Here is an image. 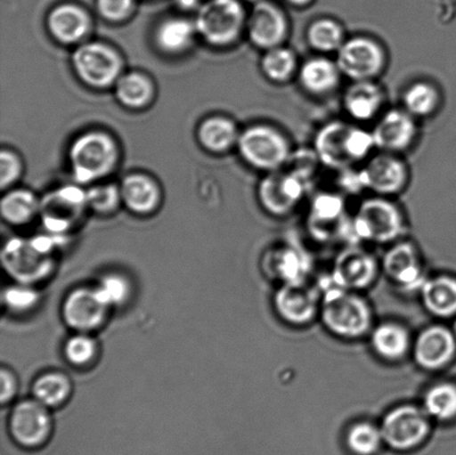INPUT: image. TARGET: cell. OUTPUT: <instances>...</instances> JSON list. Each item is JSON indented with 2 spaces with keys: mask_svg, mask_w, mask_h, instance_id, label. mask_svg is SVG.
I'll use <instances>...</instances> for the list:
<instances>
[{
  "mask_svg": "<svg viewBox=\"0 0 456 455\" xmlns=\"http://www.w3.org/2000/svg\"><path fill=\"white\" fill-rule=\"evenodd\" d=\"M177 2L182 7L191 9L194 8L196 4H198L199 0H177Z\"/></svg>",
  "mask_w": 456,
  "mask_h": 455,
  "instance_id": "47",
  "label": "cell"
},
{
  "mask_svg": "<svg viewBox=\"0 0 456 455\" xmlns=\"http://www.w3.org/2000/svg\"><path fill=\"white\" fill-rule=\"evenodd\" d=\"M87 204L84 191L75 186L53 191L39 203L44 226L53 235L65 234L79 220Z\"/></svg>",
  "mask_w": 456,
  "mask_h": 455,
  "instance_id": "13",
  "label": "cell"
},
{
  "mask_svg": "<svg viewBox=\"0 0 456 455\" xmlns=\"http://www.w3.org/2000/svg\"><path fill=\"white\" fill-rule=\"evenodd\" d=\"M2 403L6 404L15 398L18 390V381L15 373L3 367L2 372Z\"/></svg>",
  "mask_w": 456,
  "mask_h": 455,
  "instance_id": "46",
  "label": "cell"
},
{
  "mask_svg": "<svg viewBox=\"0 0 456 455\" xmlns=\"http://www.w3.org/2000/svg\"><path fill=\"white\" fill-rule=\"evenodd\" d=\"M39 211V203L27 191H13L2 200V214L13 225L25 224Z\"/></svg>",
  "mask_w": 456,
  "mask_h": 455,
  "instance_id": "37",
  "label": "cell"
},
{
  "mask_svg": "<svg viewBox=\"0 0 456 455\" xmlns=\"http://www.w3.org/2000/svg\"><path fill=\"white\" fill-rule=\"evenodd\" d=\"M441 104V93L435 84L419 80L410 85L402 96V107L417 119L431 118Z\"/></svg>",
  "mask_w": 456,
  "mask_h": 455,
  "instance_id": "27",
  "label": "cell"
},
{
  "mask_svg": "<svg viewBox=\"0 0 456 455\" xmlns=\"http://www.w3.org/2000/svg\"><path fill=\"white\" fill-rule=\"evenodd\" d=\"M73 385L67 374L51 371L36 378L33 385L34 399L48 409L61 407L70 398Z\"/></svg>",
  "mask_w": 456,
  "mask_h": 455,
  "instance_id": "30",
  "label": "cell"
},
{
  "mask_svg": "<svg viewBox=\"0 0 456 455\" xmlns=\"http://www.w3.org/2000/svg\"><path fill=\"white\" fill-rule=\"evenodd\" d=\"M383 265L388 278L401 287L414 288L424 284L417 249L409 243L393 247L384 257Z\"/></svg>",
  "mask_w": 456,
  "mask_h": 455,
  "instance_id": "23",
  "label": "cell"
},
{
  "mask_svg": "<svg viewBox=\"0 0 456 455\" xmlns=\"http://www.w3.org/2000/svg\"><path fill=\"white\" fill-rule=\"evenodd\" d=\"M267 262L268 269L284 283L304 282L308 271L307 258L292 248L280 249Z\"/></svg>",
  "mask_w": 456,
  "mask_h": 455,
  "instance_id": "34",
  "label": "cell"
},
{
  "mask_svg": "<svg viewBox=\"0 0 456 455\" xmlns=\"http://www.w3.org/2000/svg\"><path fill=\"white\" fill-rule=\"evenodd\" d=\"M0 184L3 189L11 185L20 176V160L11 151L4 150L0 155Z\"/></svg>",
  "mask_w": 456,
  "mask_h": 455,
  "instance_id": "44",
  "label": "cell"
},
{
  "mask_svg": "<svg viewBox=\"0 0 456 455\" xmlns=\"http://www.w3.org/2000/svg\"><path fill=\"white\" fill-rule=\"evenodd\" d=\"M151 85L150 80L140 74H128L119 79L118 96L124 105L138 109L151 100Z\"/></svg>",
  "mask_w": 456,
  "mask_h": 455,
  "instance_id": "39",
  "label": "cell"
},
{
  "mask_svg": "<svg viewBox=\"0 0 456 455\" xmlns=\"http://www.w3.org/2000/svg\"><path fill=\"white\" fill-rule=\"evenodd\" d=\"M248 29L250 42L265 52L288 42L290 26L281 8L270 2H262L250 12Z\"/></svg>",
  "mask_w": 456,
  "mask_h": 455,
  "instance_id": "16",
  "label": "cell"
},
{
  "mask_svg": "<svg viewBox=\"0 0 456 455\" xmlns=\"http://www.w3.org/2000/svg\"><path fill=\"white\" fill-rule=\"evenodd\" d=\"M110 309L96 288H78L66 297L61 314L74 331L89 333L102 327Z\"/></svg>",
  "mask_w": 456,
  "mask_h": 455,
  "instance_id": "15",
  "label": "cell"
},
{
  "mask_svg": "<svg viewBox=\"0 0 456 455\" xmlns=\"http://www.w3.org/2000/svg\"><path fill=\"white\" fill-rule=\"evenodd\" d=\"M377 271V263L369 253L361 248H347L335 261L330 279L338 287L352 291L372 284Z\"/></svg>",
  "mask_w": 456,
  "mask_h": 455,
  "instance_id": "19",
  "label": "cell"
},
{
  "mask_svg": "<svg viewBox=\"0 0 456 455\" xmlns=\"http://www.w3.org/2000/svg\"><path fill=\"white\" fill-rule=\"evenodd\" d=\"M120 195L125 203L138 214H147L153 211L159 203V194L158 187L145 176H129L123 182Z\"/></svg>",
  "mask_w": 456,
  "mask_h": 455,
  "instance_id": "32",
  "label": "cell"
},
{
  "mask_svg": "<svg viewBox=\"0 0 456 455\" xmlns=\"http://www.w3.org/2000/svg\"><path fill=\"white\" fill-rule=\"evenodd\" d=\"M360 177L364 190L383 198L399 195L410 182L408 164L400 155L378 150L363 163Z\"/></svg>",
  "mask_w": 456,
  "mask_h": 455,
  "instance_id": "10",
  "label": "cell"
},
{
  "mask_svg": "<svg viewBox=\"0 0 456 455\" xmlns=\"http://www.w3.org/2000/svg\"><path fill=\"white\" fill-rule=\"evenodd\" d=\"M343 75L337 61L319 55L308 58L299 65L297 76L299 86L308 95L324 97L333 93L341 84Z\"/></svg>",
  "mask_w": 456,
  "mask_h": 455,
  "instance_id": "22",
  "label": "cell"
},
{
  "mask_svg": "<svg viewBox=\"0 0 456 455\" xmlns=\"http://www.w3.org/2000/svg\"><path fill=\"white\" fill-rule=\"evenodd\" d=\"M237 145L246 163L265 173L284 168L293 155L289 137L280 128L268 124L246 128L240 134Z\"/></svg>",
  "mask_w": 456,
  "mask_h": 455,
  "instance_id": "3",
  "label": "cell"
},
{
  "mask_svg": "<svg viewBox=\"0 0 456 455\" xmlns=\"http://www.w3.org/2000/svg\"><path fill=\"white\" fill-rule=\"evenodd\" d=\"M8 429L12 439L20 448H42L48 443L53 432L49 409L35 399L21 401L12 410Z\"/></svg>",
  "mask_w": 456,
  "mask_h": 455,
  "instance_id": "11",
  "label": "cell"
},
{
  "mask_svg": "<svg viewBox=\"0 0 456 455\" xmlns=\"http://www.w3.org/2000/svg\"><path fill=\"white\" fill-rule=\"evenodd\" d=\"M264 76L271 83L284 85L297 78L299 62L297 53L283 45L264 52L261 61Z\"/></svg>",
  "mask_w": 456,
  "mask_h": 455,
  "instance_id": "26",
  "label": "cell"
},
{
  "mask_svg": "<svg viewBox=\"0 0 456 455\" xmlns=\"http://www.w3.org/2000/svg\"><path fill=\"white\" fill-rule=\"evenodd\" d=\"M424 409L428 416L439 421H450L456 418V386L439 383L427 392Z\"/></svg>",
  "mask_w": 456,
  "mask_h": 455,
  "instance_id": "36",
  "label": "cell"
},
{
  "mask_svg": "<svg viewBox=\"0 0 456 455\" xmlns=\"http://www.w3.org/2000/svg\"><path fill=\"white\" fill-rule=\"evenodd\" d=\"M338 69L343 77L356 80H378L387 65V53L381 43L370 36L347 37L337 53Z\"/></svg>",
  "mask_w": 456,
  "mask_h": 455,
  "instance_id": "7",
  "label": "cell"
},
{
  "mask_svg": "<svg viewBox=\"0 0 456 455\" xmlns=\"http://www.w3.org/2000/svg\"><path fill=\"white\" fill-rule=\"evenodd\" d=\"M118 151L113 140L102 133L80 136L70 150L76 180L88 183L106 175L113 168Z\"/></svg>",
  "mask_w": 456,
  "mask_h": 455,
  "instance_id": "8",
  "label": "cell"
},
{
  "mask_svg": "<svg viewBox=\"0 0 456 455\" xmlns=\"http://www.w3.org/2000/svg\"><path fill=\"white\" fill-rule=\"evenodd\" d=\"M346 39V29L332 18H319L312 21L306 29L308 46L319 55L337 53Z\"/></svg>",
  "mask_w": 456,
  "mask_h": 455,
  "instance_id": "25",
  "label": "cell"
},
{
  "mask_svg": "<svg viewBox=\"0 0 456 455\" xmlns=\"http://www.w3.org/2000/svg\"><path fill=\"white\" fill-rule=\"evenodd\" d=\"M194 35V27L185 20H169L159 26L156 39L160 48L178 52L187 47Z\"/></svg>",
  "mask_w": 456,
  "mask_h": 455,
  "instance_id": "38",
  "label": "cell"
},
{
  "mask_svg": "<svg viewBox=\"0 0 456 455\" xmlns=\"http://www.w3.org/2000/svg\"><path fill=\"white\" fill-rule=\"evenodd\" d=\"M235 124L223 118H209L200 128V142L207 149L224 151L239 142Z\"/></svg>",
  "mask_w": 456,
  "mask_h": 455,
  "instance_id": "35",
  "label": "cell"
},
{
  "mask_svg": "<svg viewBox=\"0 0 456 455\" xmlns=\"http://www.w3.org/2000/svg\"><path fill=\"white\" fill-rule=\"evenodd\" d=\"M386 100V92L377 80H356L344 92L343 107L348 118L364 124L379 118Z\"/></svg>",
  "mask_w": 456,
  "mask_h": 455,
  "instance_id": "18",
  "label": "cell"
},
{
  "mask_svg": "<svg viewBox=\"0 0 456 455\" xmlns=\"http://www.w3.org/2000/svg\"><path fill=\"white\" fill-rule=\"evenodd\" d=\"M306 190L307 178L284 167L267 173L258 187L259 202L272 215H288L302 202Z\"/></svg>",
  "mask_w": 456,
  "mask_h": 455,
  "instance_id": "12",
  "label": "cell"
},
{
  "mask_svg": "<svg viewBox=\"0 0 456 455\" xmlns=\"http://www.w3.org/2000/svg\"><path fill=\"white\" fill-rule=\"evenodd\" d=\"M87 204L100 213L113 211L118 207L119 191L113 185L96 186L86 193Z\"/></svg>",
  "mask_w": 456,
  "mask_h": 455,
  "instance_id": "42",
  "label": "cell"
},
{
  "mask_svg": "<svg viewBox=\"0 0 456 455\" xmlns=\"http://www.w3.org/2000/svg\"><path fill=\"white\" fill-rule=\"evenodd\" d=\"M37 293L27 284L9 288L4 293V300L8 309L15 312L29 311L37 303Z\"/></svg>",
  "mask_w": 456,
  "mask_h": 455,
  "instance_id": "43",
  "label": "cell"
},
{
  "mask_svg": "<svg viewBox=\"0 0 456 455\" xmlns=\"http://www.w3.org/2000/svg\"><path fill=\"white\" fill-rule=\"evenodd\" d=\"M289 4H292L293 6L297 7H304L306 4H311L313 0H288Z\"/></svg>",
  "mask_w": 456,
  "mask_h": 455,
  "instance_id": "48",
  "label": "cell"
},
{
  "mask_svg": "<svg viewBox=\"0 0 456 455\" xmlns=\"http://www.w3.org/2000/svg\"><path fill=\"white\" fill-rule=\"evenodd\" d=\"M133 0H98L102 15L111 20H123L131 11Z\"/></svg>",
  "mask_w": 456,
  "mask_h": 455,
  "instance_id": "45",
  "label": "cell"
},
{
  "mask_svg": "<svg viewBox=\"0 0 456 455\" xmlns=\"http://www.w3.org/2000/svg\"><path fill=\"white\" fill-rule=\"evenodd\" d=\"M424 306L433 315L450 318L456 314V280L439 276L422 285Z\"/></svg>",
  "mask_w": 456,
  "mask_h": 455,
  "instance_id": "24",
  "label": "cell"
},
{
  "mask_svg": "<svg viewBox=\"0 0 456 455\" xmlns=\"http://www.w3.org/2000/svg\"><path fill=\"white\" fill-rule=\"evenodd\" d=\"M456 337L450 329L440 325L424 329L414 345V359L427 370L444 368L453 359Z\"/></svg>",
  "mask_w": 456,
  "mask_h": 455,
  "instance_id": "21",
  "label": "cell"
},
{
  "mask_svg": "<svg viewBox=\"0 0 456 455\" xmlns=\"http://www.w3.org/2000/svg\"><path fill=\"white\" fill-rule=\"evenodd\" d=\"M98 351L97 342L89 333H76L64 346L66 360L76 368L88 367L95 362Z\"/></svg>",
  "mask_w": 456,
  "mask_h": 455,
  "instance_id": "40",
  "label": "cell"
},
{
  "mask_svg": "<svg viewBox=\"0 0 456 455\" xmlns=\"http://www.w3.org/2000/svg\"><path fill=\"white\" fill-rule=\"evenodd\" d=\"M245 18L239 0H211L200 9L196 27L208 42L222 46L239 37Z\"/></svg>",
  "mask_w": 456,
  "mask_h": 455,
  "instance_id": "9",
  "label": "cell"
},
{
  "mask_svg": "<svg viewBox=\"0 0 456 455\" xmlns=\"http://www.w3.org/2000/svg\"><path fill=\"white\" fill-rule=\"evenodd\" d=\"M454 336H455V337H456V322H455V324H454Z\"/></svg>",
  "mask_w": 456,
  "mask_h": 455,
  "instance_id": "49",
  "label": "cell"
},
{
  "mask_svg": "<svg viewBox=\"0 0 456 455\" xmlns=\"http://www.w3.org/2000/svg\"><path fill=\"white\" fill-rule=\"evenodd\" d=\"M313 150L325 167L344 171L364 163L378 150L372 131L356 123L332 120L317 131Z\"/></svg>",
  "mask_w": 456,
  "mask_h": 455,
  "instance_id": "1",
  "label": "cell"
},
{
  "mask_svg": "<svg viewBox=\"0 0 456 455\" xmlns=\"http://www.w3.org/2000/svg\"><path fill=\"white\" fill-rule=\"evenodd\" d=\"M73 60L80 77L92 86H109L119 74L118 56L102 44L84 45L75 52Z\"/></svg>",
  "mask_w": 456,
  "mask_h": 455,
  "instance_id": "17",
  "label": "cell"
},
{
  "mask_svg": "<svg viewBox=\"0 0 456 455\" xmlns=\"http://www.w3.org/2000/svg\"><path fill=\"white\" fill-rule=\"evenodd\" d=\"M321 311L329 331L344 338L364 336L372 323V314L363 298L334 282L332 287L325 288Z\"/></svg>",
  "mask_w": 456,
  "mask_h": 455,
  "instance_id": "2",
  "label": "cell"
},
{
  "mask_svg": "<svg viewBox=\"0 0 456 455\" xmlns=\"http://www.w3.org/2000/svg\"><path fill=\"white\" fill-rule=\"evenodd\" d=\"M275 307L286 322L306 324L316 314L319 297L315 289L304 282L284 283L276 293Z\"/></svg>",
  "mask_w": 456,
  "mask_h": 455,
  "instance_id": "20",
  "label": "cell"
},
{
  "mask_svg": "<svg viewBox=\"0 0 456 455\" xmlns=\"http://www.w3.org/2000/svg\"><path fill=\"white\" fill-rule=\"evenodd\" d=\"M102 301L110 307L124 305L131 294V285L122 275L109 274L96 287Z\"/></svg>",
  "mask_w": 456,
  "mask_h": 455,
  "instance_id": "41",
  "label": "cell"
},
{
  "mask_svg": "<svg viewBox=\"0 0 456 455\" xmlns=\"http://www.w3.org/2000/svg\"><path fill=\"white\" fill-rule=\"evenodd\" d=\"M343 445L350 455H381L386 447L381 427L370 422H357L348 427Z\"/></svg>",
  "mask_w": 456,
  "mask_h": 455,
  "instance_id": "29",
  "label": "cell"
},
{
  "mask_svg": "<svg viewBox=\"0 0 456 455\" xmlns=\"http://www.w3.org/2000/svg\"><path fill=\"white\" fill-rule=\"evenodd\" d=\"M372 134L378 150L401 155L417 141L418 119L403 107L387 110L379 116Z\"/></svg>",
  "mask_w": 456,
  "mask_h": 455,
  "instance_id": "14",
  "label": "cell"
},
{
  "mask_svg": "<svg viewBox=\"0 0 456 455\" xmlns=\"http://www.w3.org/2000/svg\"><path fill=\"white\" fill-rule=\"evenodd\" d=\"M384 444L387 450L397 453L418 451L430 438L431 425L427 412L402 405L384 417L381 427Z\"/></svg>",
  "mask_w": 456,
  "mask_h": 455,
  "instance_id": "6",
  "label": "cell"
},
{
  "mask_svg": "<svg viewBox=\"0 0 456 455\" xmlns=\"http://www.w3.org/2000/svg\"><path fill=\"white\" fill-rule=\"evenodd\" d=\"M403 227V215L396 204L390 198L378 195L361 203L351 225L357 239L375 243L392 242L399 238Z\"/></svg>",
  "mask_w": 456,
  "mask_h": 455,
  "instance_id": "5",
  "label": "cell"
},
{
  "mask_svg": "<svg viewBox=\"0 0 456 455\" xmlns=\"http://www.w3.org/2000/svg\"><path fill=\"white\" fill-rule=\"evenodd\" d=\"M49 28L61 43H75L86 34L88 18L82 9L67 4L51 13Z\"/></svg>",
  "mask_w": 456,
  "mask_h": 455,
  "instance_id": "28",
  "label": "cell"
},
{
  "mask_svg": "<svg viewBox=\"0 0 456 455\" xmlns=\"http://www.w3.org/2000/svg\"><path fill=\"white\" fill-rule=\"evenodd\" d=\"M372 345L374 351L383 359H402L409 351V333L399 324H381L373 331Z\"/></svg>",
  "mask_w": 456,
  "mask_h": 455,
  "instance_id": "33",
  "label": "cell"
},
{
  "mask_svg": "<svg viewBox=\"0 0 456 455\" xmlns=\"http://www.w3.org/2000/svg\"><path fill=\"white\" fill-rule=\"evenodd\" d=\"M344 200L338 194L324 193L317 195L313 200L311 208L312 231L320 239L330 235V225L342 223L344 214Z\"/></svg>",
  "mask_w": 456,
  "mask_h": 455,
  "instance_id": "31",
  "label": "cell"
},
{
  "mask_svg": "<svg viewBox=\"0 0 456 455\" xmlns=\"http://www.w3.org/2000/svg\"><path fill=\"white\" fill-rule=\"evenodd\" d=\"M60 236H38L33 240H13L3 253L8 273L21 283L30 284L42 280L53 269V256Z\"/></svg>",
  "mask_w": 456,
  "mask_h": 455,
  "instance_id": "4",
  "label": "cell"
}]
</instances>
